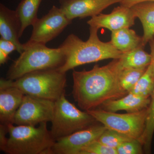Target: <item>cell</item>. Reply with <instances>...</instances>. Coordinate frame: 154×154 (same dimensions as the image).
Returning a JSON list of instances; mask_svg holds the SVG:
<instances>
[{
    "label": "cell",
    "mask_w": 154,
    "mask_h": 154,
    "mask_svg": "<svg viewBox=\"0 0 154 154\" xmlns=\"http://www.w3.org/2000/svg\"><path fill=\"white\" fill-rule=\"evenodd\" d=\"M123 68L119 59L106 65L96 64L90 70L72 72V95L82 110H94L104 102L121 98L128 93L122 89L119 76Z\"/></svg>",
    "instance_id": "cell-1"
},
{
    "label": "cell",
    "mask_w": 154,
    "mask_h": 154,
    "mask_svg": "<svg viewBox=\"0 0 154 154\" xmlns=\"http://www.w3.org/2000/svg\"><path fill=\"white\" fill-rule=\"evenodd\" d=\"M98 29L90 28V36L83 41L74 34L68 36L59 46L64 54V63L58 68L62 72L75 68L108 59H119L123 53L116 49L111 41L104 42L98 36Z\"/></svg>",
    "instance_id": "cell-2"
},
{
    "label": "cell",
    "mask_w": 154,
    "mask_h": 154,
    "mask_svg": "<svg viewBox=\"0 0 154 154\" xmlns=\"http://www.w3.org/2000/svg\"><path fill=\"white\" fill-rule=\"evenodd\" d=\"M47 123L42 122L37 127L9 124V137L0 147L1 150L8 154H51L56 141Z\"/></svg>",
    "instance_id": "cell-3"
},
{
    "label": "cell",
    "mask_w": 154,
    "mask_h": 154,
    "mask_svg": "<svg viewBox=\"0 0 154 154\" xmlns=\"http://www.w3.org/2000/svg\"><path fill=\"white\" fill-rule=\"evenodd\" d=\"M20 56L9 68L7 79L15 80L31 72L58 69L64 63V54L59 47L49 48L40 43H24Z\"/></svg>",
    "instance_id": "cell-4"
},
{
    "label": "cell",
    "mask_w": 154,
    "mask_h": 154,
    "mask_svg": "<svg viewBox=\"0 0 154 154\" xmlns=\"http://www.w3.org/2000/svg\"><path fill=\"white\" fill-rule=\"evenodd\" d=\"M7 80L25 95L55 102L65 94L66 73L49 69L31 72L15 80Z\"/></svg>",
    "instance_id": "cell-5"
},
{
    "label": "cell",
    "mask_w": 154,
    "mask_h": 154,
    "mask_svg": "<svg viewBox=\"0 0 154 154\" xmlns=\"http://www.w3.org/2000/svg\"><path fill=\"white\" fill-rule=\"evenodd\" d=\"M96 121L87 111L69 102L65 94L55 102L50 132L55 141L84 129Z\"/></svg>",
    "instance_id": "cell-6"
},
{
    "label": "cell",
    "mask_w": 154,
    "mask_h": 154,
    "mask_svg": "<svg viewBox=\"0 0 154 154\" xmlns=\"http://www.w3.org/2000/svg\"><path fill=\"white\" fill-rule=\"evenodd\" d=\"M148 108L138 112L124 114L109 112L103 109L87 111L96 121L101 122L107 129L140 141L145 128Z\"/></svg>",
    "instance_id": "cell-7"
},
{
    "label": "cell",
    "mask_w": 154,
    "mask_h": 154,
    "mask_svg": "<svg viewBox=\"0 0 154 154\" xmlns=\"http://www.w3.org/2000/svg\"><path fill=\"white\" fill-rule=\"evenodd\" d=\"M55 102L25 95L14 116V124L36 126L51 122Z\"/></svg>",
    "instance_id": "cell-8"
},
{
    "label": "cell",
    "mask_w": 154,
    "mask_h": 154,
    "mask_svg": "<svg viewBox=\"0 0 154 154\" xmlns=\"http://www.w3.org/2000/svg\"><path fill=\"white\" fill-rule=\"evenodd\" d=\"M72 22L60 8L53 6L47 14L33 23L32 34L27 42L46 45L57 37Z\"/></svg>",
    "instance_id": "cell-9"
},
{
    "label": "cell",
    "mask_w": 154,
    "mask_h": 154,
    "mask_svg": "<svg viewBox=\"0 0 154 154\" xmlns=\"http://www.w3.org/2000/svg\"><path fill=\"white\" fill-rule=\"evenodd\" d=\"M107 129L104 125H92L56 141L51 154H79L89 143L97 140Z\"/></svg>",
    "instance_id": "cell-10"
},
{
    "label": "cell",
    "mask_w": 154,
    "mask_h": 154,
    "mask_svg": "<svg viewBox=\"0 0 154 154\" xmlns=\"http://www.w3.org/2000/svg\"><path fill=\"white\" fill-rule=\"evenodd\" d=\"M122 0H60V9L70 21L97 16Z\"/></svg>",
    "instance_id": "cell-11"
},
{
    "label": "cell",
    "mask_w": 154,
    "mask_h": 154,
    "mask_svg": "<svg viewBox=\"0 0 154 154\" xmlns=\"http://www.w3.org/2000/svg\"><path fill=\"white\" fill-rule=\"evenodd\" d=\"M131 8L120 5L109 14H99L92 17L87 23L91 28H105L112 31L130 28L134 25L136 19Z\"/></svg>",
    "instance_id": "cell-12"
},
{
    "label": "cell",
    "mask_w": 154,
    "mask_h": 154,
    "mask_svg": "<svg viewBox=\"0 0 154 154\" xmlns=\"http://www.w3.org/2000/svg\"><path fill=\"white\" fill-rule=\"evenodd\" d=\"M25 94L19 88L9 85L7 79L0 80L1 125L14 124V116Z\"/></svg>",
    "instance_id": "cell-13"
},
{
    "label": "cell",
    "mask_w": 154,
    "mask_h": 154,
    "mask_svg": "<svg viewBox=\"0 0 154 154\" xmlns=\"http://www.w3.org/2000/svg\"><path fill=\"white\" fill-rule=\"evenodd\" d=\"M21 23L17 12L0 4V35L1 38L14 42L17 51L22 53L24 44L19 41L21 35Z\"/></svg>",
    "instance_id": "cell-14"
},
{
    "label": "cell",
    "mask_w": 154,
    "mask_h": 154,
    "mask_svg": "<svg viewBox=\"0 0 154 154\" xmlns=\"http://www.w3.org/2000/svg\"><path fill=\"white\" fill-rule=\"evenodd\" d=\"M150 102V97H143L128 93L121 98L108 100L102 105L103 110L109 112L124 110L127 113H134L148 108Z\"/></svg>",
    "instance_id": "cell-15"
},
{
    "label": "cell",
    "mask_w": 154,
    "mask_h": 154,
    "mask_svg": "<svg viewBox=\"0 0 154 154\" xmlns=\"http://www.w3.org/2000/svg\"><path fill=\"white\" fill-rule=\"evenodd\" d=\"M131 8L136 18L140 19L143 27L142 43L145 47L154 36V2L140 3Z\"/></svg>",
    "instance_id": "cell-16"
},
{
    "label": "cell",
    "mask_w": 154,
    "mask_h": 154,
    "mask_svg": "<svg viewBox=\"0 0 154 154\" xmlns=\"http://www.w3.org/2000/svg\"><path fill=\"white\" fill-rule=\"evenodd\" d=\"M111 42L119 51L125 53L143 45L142 37L130 28H125L111 32Z\"/></svg>",
    "instance_id": "cell-17"
},
{
    "label": "cell",
    "mask_w": 154,
    "mask_h": 154,
    "mask_svg": "<svg viewBox=\"0 0 154 154\" xmlns=\"http://www.w3.org/2000/svg\"><path fill=\"white\" fill-rule=\"evenodd\" d=\"M42 0H22L16 11L21 23V36L28 26L38 19L37 13Z\"/></svg>",
    "instance_id": "cell-18"
},
{
    "label": "cell",
    "mask_w": 154,
    "mask_h": 154,
    "mask_svg": "<svg viewBox=\"0 0 154 154\" xmlns=\"http://www.w3.org/2000/svg\"><path fill=\"white\" fill-rule=\"evenodd\" d=\"M140 46L130 51L123 53L119 58L123 68H147L150 65L152 57Z\"/></svg>",
    "instance_id": "cell-19"
},
{
    "label": "cell",
    "mask_w": 154,
    "mask_h": 154,
    "mask_svg": "<svg viewBox=\"0 0 154 154\" xmlns=\"http://www.w3.org/2000/svg\"><path fill=\"white\" fill-rule=\"evenodd\" d=\"M154 91V76L150 65L129 93L143 97H150Z\"/></svg>",
    "instance_id": "cell-20"
},
{
    "label": "cell",
    "mask_w": 154,
    "mask_h": 154,
    "mask_svg": "<svg viewBox=\"0 0 154 154\" xmlns=\"http://www.w3.org/2000/svg\"><path fill=\"white\" fill-rule=\"evenodd\" d=\"M151 97L150 103L148 108L145 128L140 140L146 153H150L151 152L152 140L154 133V91Z\"/></svg>",
    "instance_id": "cell-21"
},
{
    "label": "cell",
    "mask_w": 154,
    "mask_h": 154,
    "mask_svg": "<svg viewBox=\"0 0 154 154\" xmlns=\"http://www.w3.org/2000/svg\"><path fill=\"white\" fill-rule=\"evenodd\" d=\"M147 68L122 69L119 76V85L122 89L128 94L144 73Z\"/></svg>",
    "instance_id": "cell-22"
},
{
    "label": "cell",
    "mask_w": 154,
    "mask_h": 154,
    "mask_svg": "<svg viewBox=\"0 0 154 154\" xmlns=\"http://www.w3.org/2000/svg\"><path fill=\"white\" fill-rule=\"evenodd\" d=\"M131 140L133 139L122 134L107 128L100 136L98 140L107 146L116 149L122 144Z\"/></svg>",
    "instance_id": "cell-23"
},
{
    "label": "cell",
    "mask_w": 154,
    "mask_h": 154,
    "mask_svg": "<svg viewBox=\"0 0 154 154\" xmlns=\"http://www.w3.org/2000/svg\"><path fill=\"white\" fill-rule=\"evenodd\" d=\"M79 154H118L116 149L103 144L98 140L83 148Z\"/></svg>",
    "instance_id": "cell-24"
},
{
    "label": "cell",
    "mask_w": 154,
    "mask_h": 154,
    "mask_svg": "<svg viewBox=\"0 0 154 154\" xmlns=\"http://www.w3.org/2000/svg\"><path fill=\"white\" fill-rule=\"evenodd\" d=\"M143 147L140 141L133 139L122 144L116 150L118 154H140L143 153Z\"/></svg>",
    "instance_id": "cell-25"
},
{
    "label": "cell",
    "mask_w": 154,
    "mask_h": 154,
    "mask_svg": "<svg viewBox=\"0 0 154 154\" xmlns=\"http://www.w3.org/2000/svg\"><path fill=\"white\" fill-rule=\"evenodd\" d=\"M17 51V48L14 42L9 40L0 38V64L6 63L9 59L10 54Z\"/></svg>",
    "instance_id": "cell-26"
},
{
    "label": "cell",
    "mask_w": 154,
    "mask_h": 154,
    "mask_svg": "<svg viewBox=\"0 0 154 154\" xmlns=\"http://www.w3.org/2000/svg\"><path fill=\"white\" fill-rule=\"evenodd\" d=\"M146 2H154V0H122L120 4V5L131 8L137 4Z\"/></svg>",
    "instance_id": "cell-27"
},
{
    "label": "cell",
    "mask_w": 154,
    "mask_h": 154,
    "mask_svg": "<svg viewBox=\"0 0 154 154\" xmlns=\"http://www.w3.org/2000/svg\"><path fill=\"white\" fill-rule=\"evenodd\" d=\"M149 43V44L150 47V54L152 57V61L150 65L154 76V36L151 40H150Z\"/></svg>",
    "instance_id": "cell-28"
}]
</instances>
